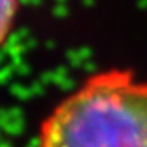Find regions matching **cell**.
I'll return each instance as SVG.
<instances>
[{"instance_id":"2","label":"cell","mask_w":147,"mask_h":147,"mask_svg":"<svg viewBox=\"0 0 147 147\" xmlns=\"http://www.w3.org/2000/svg\"><path fill=\"white\" fill-rule=\"evenodd\" d=\"M17 8H19V0H0V47L5 44L13 28Z\"/></svg>"},{"instance_id":"1","label":"cell","mask_w":147,"mask_h":147,"mask_svg":"<svg viewBox=\"0 0 147 147\" xmlns=\"http://www.w3.org/2000/svg\"><path fill=\"white\" fill-rule=\"evenodd\" d=\"M38 147H147V80L130 69L88 77L42 121Z\"/></svg>"}]
</instances>
